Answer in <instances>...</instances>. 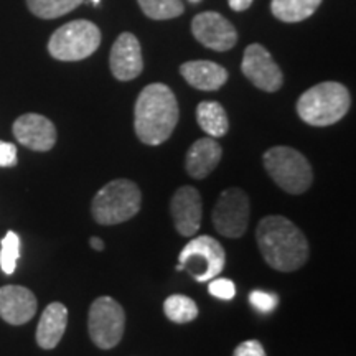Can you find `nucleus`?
<instances>
[{
    "mask_svg": "<svg viewBox=\"0 0 356 356\" xmlns=\"http://www.w3.org/2000/svg\"><path fill=\"white\" fill-rule=\"evenodd\" d=\"M111 73L119 81H132L144 70L139 40L132 33H121L113 44L109 56Z\"/></svg>",
    "mask_w": 356,
    "mask_h": 356,
    "instance_id": "obj_14",
    "label": "nucleus"
},
{
    "mask_svg": "<svg viewBox=\"0 0 356 356\" xmlns=\"http://www.w3.org/2000/svg\"><path fill=\"white\" fill-rule=\"evenodd\" d=\"M134 115L139 140L147 145H160L175 131L180 111L172 89L163 83H152L137 97Z\"/></svg>",
    "mask_w": 356,
    "mask_h": 356,
    "instance_id": "obj_2",
    "label": "nucleus"
},
{
    "mask_svg": "<svg viewBox=\"0 0 356 356\" xmlns=\"http://www.w3.org/2000/svg\"><path fill=\"white\" fill-rule=\"evenodd\" d=\"M180 73L190 86L200 91H218L229 76L221 65L207 60L186 61L180 66Z\"/></svg>",
    "mask_w": 356,
    "mask_h": 356,
    "instance_id": "obj_17",
    "label": "nucleus"
},
{
    "mask_svg": "<svg viewBox=\"0 0 356 356\" xmlns=\"http://www.w3.org/2000/svg\"><path fill=\"white\" fill-rule=\"evenodd\" d=\"M208 291H210L213 297H216V299H221V300H231L234 299L236 296V287L233 280L220 277V275L211 279L210 286H208Z\"/></svg>",
    "mask_w": 356,
    "mask_h": 356,
    "instance_id": "obj_26",
    "label": "nucleus"
},
{
    "mask_svg": "<svg viewBox=\"0 0 356 356\" xmlns=\"http://www.w3.org/2000/svg\"><path fill=\"white\" fill-rule=\"evenodd\" d=\"M256 241L264 261L280 273H293L309 259L305 234L284 216L262 218L256 228Z\"/></svg>",
    "mask_w": 356,
    "mask_h": 356,
    "instance_id": "obj_1",
    "label": "nucleus"
},
{
    "mask_svg": "<svg viewBox=\"0 0 356 356\" xmlns=\"http://www.w3.org/2000/svg\"><path fill=\"white\" fill-rule=\"evenodd\" d=\"M197 121L198 126L207 132L208 136L216 139V137L226 136L229 129L228 114L220 102L216 101H203L197 108Z\"/></svg>",
    "mask_w": 356,
    "mask_h": 356,
    "instance_id": "obj_19",
    "label": "nucleus"
},
{
    "mask_svg": "<svg viewBox=\"0 0 356 356\" xmlns=\"http://www.w3.org/2000/svg\"><path fill=\"white\" fill-rule=\"evenodd\" d=\"M37 297L22 286L0 287V318L10 325H25L37 314Z\"/></svg>",
    "mask_w": 356,
    "mask_h": 356,
    "instance_id": "obj_15",
    "label": "nucleus"
},
{
    "mask_svg": "<svg viewBox=\"0 0 356 356\" xmlns=\"http://www.w3.org/2000/svg\"><path fill=\"white\" fill-rule=\"evenodd\" d=\"M170 213L178 233L185 238H191V236L197 234L203 215L200 191L190 185L180 186L170 202Z\"/></svg>",
    "mask_w": 356,
    "mask_h": 356,
    "instance_id": "obj_13",
    "label": "nucleus"
},
{
    "mask_svg": "<svg viewBox=\"0 0 356 356\" xmlns=\"http://www.w3.org/2000/svg\"><path fill=\"white\" fill-rule=\"evenodd\" d=\"M19 155H17V145L12 142L0 140V167H15Z\"/></svg>",
    "mask_w": 356,
    "mask_h": 356,
    "instance_id": "obj_27",
    "label": "nucleus"
},
{
    "mask_svg": "<svg viewBox=\"0 0 356 356\" xmlns=\"http://www.w3.org/2000/svg\"><path fill=\"white\" fill-rule=\"evenodd\" d=\"M241 70L249 81L266 92L279 91L284 83V74L270 53L259 43L249 44L244 51Z\"/></svg>",
    "mask_w": 356,
    "mask_h": 356,
    "instance_id": "obj_10",
    "label": "nucleus"
},
{
    "mask_svg": "<svg viewBox=\"0 0 356 356\" xmlns=\"http://www.w3.org/2000/svg\"><path fill=\"white\" fill-rule=\"evenodd\" d=\"M191 3H198V2H202V0H190Z\"/></svg>",
    "mask_w": 356,
    "mask_h": 356,
    "instance_id": "obj_31",
    "label": "nucleus"
},
{
    "mask_svg": "<svg viewBox=\"0 0 356 356\" xmlns=\"http://www.w3.org/2000/svg\"><path fill=\"white\" fill-rule=\"evenodd\" d=\"M89 244H91V248L96 249V251H102V249H104V243H102V239L96 238V236H92Z\"/></svg>",
    "mask_w": 356,
    "mask_h": 356,
    "instance_id": "obj_30",
    "label": "nucleus"
},
{
    "mask_svg": "<svg viewBox=\"0 0 356 356\" xmlns=\"http://www.w3.org/2000/svg\"><path fill=\"white\" fill-rule=\"evenodd\" d=\"M233 356H267V355L261 341L246 340L236 346Z\"/></svg>",
    "mask_w": 356,
    "mask_h": 356,
    "instance_id": "obj_28",
    "label": "nucleus"
},
{
    "mask_svg": "<svg viewBox=\"0 0 356 356\" xmlns=\"http://www.w3.org/2000/svg\"><path fill=\"white\" fill-rule=\"evenodd\" d=\"M225 248L211 236H198L181 249L177 269L186 270V274L197 282H204L218 277L225 269Z\"/></svg>",
    "mask_w": 356,
    "mask_h": 356,
    "instance_id": "obj_7",
    "label": "nucleus"
},
{
    "mask_svg": "<svg viewBox=\"0 0 356 356\" xmlns=\"http://www.w3.org/2000/svg\"><path fill=\"white\" fill-rule=\"evenodd\" d=\"M254 0H228V6L233 8L234 12H244L252 6Z\"/></svg>",
    "mask_w": 356,
    "mask_h": 356,
    "instance_id": "obj_29",
    "label": "nucleus"
},
{
    "mask_svg": "<svg viewBox=\"0 0 356 356\" xmlns=\"http://www.w3.org/2000/svg\"><path fill=\"white\" fill-rule=\"evenodd\" d=\"M142 12L152 20H170L180 17L185 7L181 0H139Z\"/></svg>",
    "mask_w": 356,
    "mask_h": 356,
    "instance_id": "obj_23",
    "label": "nucleus"
},
{
    "mask_svg": "<svg viewBox=\"0 0 356 356\" xmlns=\"http://www.w3.org/2000/svg\"><path fill=\"white\" fill-rule=\"evenodd\" d=\"M221 155V145L213 137L198 139L186 152V172L191 178H197V180L207 178L218 167Z\"/></svg>",
    "mask_w": 356,
    "mask_h": 356,
    "instance_id": "obj_16",
    "label": "nucleus"
},
{
    "mask_svg": "<svg viewBox=\"0 0 356 356\" xmlns=\"http://www.w3.org/2000/svg\"><path fill=\"white\" fill-rule=\"evenodd\" d=\"M99 2H101V0H92V3H95V6H97Z\"/></svg>",
    "mask_w": 356,
    "mask_h": 356,
    "instance_id": "obj_32",
    "label": "nucleus"
},
{
    "mask_svg": "<svg viewBox=\"0 0 356 356\" xmlns=\"http://www.w3.org/2000/svg\"><path fill=\"white\" fill-rule=\"evenodd\" d=\"M101 44L99 26L89 20H73L56 30L48 42V51L55 60L81 61L91 56Z\"/></svg>",
    "mask_w": 356,
    "mask_h": 356,
    "instance_id": "obj_6",
    "label": "nucleus"
},
{
    "mask_svg": "<svg viewBox=\"0 0 356 356\" xmlns=\"http://www.w3.org/2000/svg\"><path fill=\"white\" fill-rule=\"evenodd\" d=\"M126 312L113 297L102 296L92 302L88 315V330L92 343L101 350H111L122 340Z\"/></svg>",
    "mask_w": 356,
    "mask_h": 356,
    "instance_id": "obj_8",
    "label": "nucleus"
},
{
    "mask_svg": "<svg viewBox=\"0 0 356 356\" xmlns=\"http://www.w3.org/2000/svg\"><path fill=\"white\" fill-rule=\"evenodd\" d=\"M68 325V309L61 302H53L43 310L37 327V343L43 350H53L60 343Z\"/></svg>",
    "mask_w": 356,
    "mask_h": 356,
    "instance_id": "obj_18",
    "label": "nucleus"
},
{
    "mask_svg": "<svg viewBox=\"0 0 356 356\" xmlns=\"http://www.w3.org/2000/svg\"><path fill=\"white\" fill-rule=\"evenodd\" d=\"M249 302L254 307L256 310H259L261 314H270L275 310V307L279 304V297L274 292H264V291H252L249 296Z\"/></svg>",
    "mask_w": 356,
    "mask_h": 356,
    "instance_id": "obj_25",
    "label": "nucleus"
},
{
    "mask_svg": "<svg viewBox=\"0 0 356 356\" xmlns=\"http://www.w3.org/2000/svg\"><path fill=\"white\" fill-rule=\"evenodd\" d=\"M351 104L350 91L341 83L325 81L307 89L297 101V114L309 126L327 127L343 119Z\"/></svg>",
    "mask_w": 356,
    "mask_h": 356,
    "instance_id": "obj_3",
    "label": "nucleus"
},
{
    "mask_svg": "<svg viewBox=\"0 0 356 356\" xmlns=\"http://www.w3.org/2000/svg\"><path fill=\"white\" fill-rule=\"evenodd\" d=\"M13 137L26 149L48 152L56 144V127L50 119L40 114H24L13 122Z\"/></svg>",
    "mask_w": 356,
    "mask_h": 356,
    "instance_id": "obj_12",
    "label": "nucleus"
},
{
    "mask_svg": "<svg viewBox=\"0 0 356 356\" xmlns=\"http://www.w3.org/2000/svg\"><path fill=\"white\" fill-rule=\"evenodd\" d=\"M142 193L134 181L126 178L109 181L92 198L91 213L96 222L114 226L126 222L140 211Z\"/></svg>",
    "mask_w": 356,
    "mask_h": 356,
    "instance_id": "obj_4",
    "label": "nucleus"
},
{
    "mask_svg": "<svg viewBox=\"0 0 356 356\" xmlns=\"http://www.w3.org/2000/svg\"><path fill=\"white\" fill-rule=\"evenodd\" d=\"M163 314L173 323H188L198 317V307L190 297L173 293L163 302Z\"/></svg>",
    "mask_w": 356,
    "mask_h": 356,
    "instance_id": "obj_21",
    "label": "nucleus"
},
{
    "mask_svg": "<svg viewBox=\"0 0 356 356\" xmlns=\"http://www.w3.org/2000/svg\"><path fill=\"white\" fill-rule=\"evenodd\" d=\"M191 33L203 47L215 51H228L238 42L234 26L218 12L198 13L191 22Z\"/></svg>",
    "mask_w": 356,
    "mask_h": 356,
    "instance_id": "obj_11",
    "label": "nucleus"
},
{
    "mask_svg": "<svg viewBox=\"0 0 356 356\" xmlns=\"http://www.w3.org/2000/svg\"><path fill=\"white\" fill-rule=\"evenodd\" d=\"M320 3L322 0H273L270 10L280 22L297 24L314 15Z\"/></svg>",
    "mask_w": 356,
    "mask_h": 356,
    "instance_id": "obj_20",
    "label": "nucleus"
},
{
    "mask_svg": "<svg viewBox=\"0 0 356 356\" xmlns=\"http://www.w3.org/2000/svg\"><path fill=\"white\" fill-rule=\"evenodd\" d=\"M20 256V238L19 234L8 231L2 239V251H0V267L7 275L15 273L17 261Z\"/></svg>",
    "mask_w": 356,
    "mask_h": 356,
    "instance_id": "obj_24",
    "label": "nucleus"
},
{
    "mask_svg": "<svg viewBox=\"0 0 356 356\" xmlns=\"http://www.w3.org/2000/svg\"><path fill=\"white\" fill-rule=\"evenodd\" d=\"M83 2L84 0H26V6L38 19L51 20L73 12Z\"/></svg>",
    "mask_w": 356,
    "mask_h": 356,
    "instance_id": "obj_22",
    "label": "nucleus"
},
{
    "mask_svg": "<svg viewBox=\"0 0 356 356\" xmlns=\"http://www.w3.org/2000/svg\"><path fill=\"white\" fill-rule=\"evenodd\" d=\"M264 167L270 178L286 193L302 195L314 181L310 162L299 150L287 145L270 147L262 157Z\"/></svg>",
    "mask_w": 356,
    "mask_h": 356,
    "instance_id": "obj_5",
    "label": "nucleus"
},
{
    "mask_svg": "<svg viewBox=\"0 0 356 356\" xmlns=\"http://www.w3.org/2000/svg\"><path fill=\"white\" fill-rule=\"evenodd\" d=\"M251 216V204L248 193L238 186L226 188L213 208V225L225 238L238 239L246 233Z\"/></svg>",
    "mask_w": 356,
    "mask_h": 356,
    "instance_id": "obj_9",
    "label": "nucleus"
}]
</instances>
